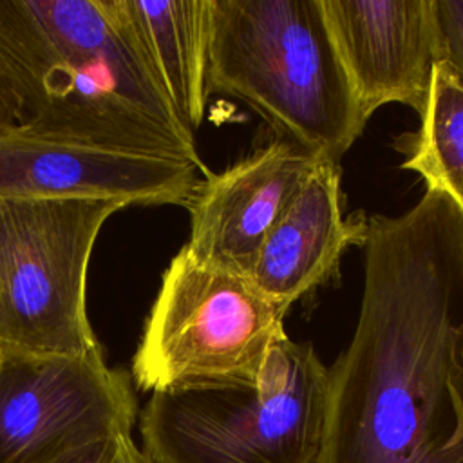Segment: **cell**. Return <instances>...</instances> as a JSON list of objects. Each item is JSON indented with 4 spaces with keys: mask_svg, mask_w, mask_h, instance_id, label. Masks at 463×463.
<instances>
[{
    "mask_svg": "<svg viewBox=\"0 0 463 463\" xmlns=\"http://www.w3.org/2000/svg\"><path fill=\"white\" fill-rule=\"evenodd\" d=\"M364 251L317 463H463V248L389 235Z\"/></svg>",
    "mask_w": 463,
    "mask_h": 463,
    "instance_id": "obj_1",
    "label": "cell"
},
{
    "mask_svg": "<svg viewBox=\"0 0 463 463\" xmlns=\"http://www.w3.org/2000/svg\"><path fill=\"white\" fill-rule=\"evenodd\" d=\"M0 65L18 94L24 132L210 174L121 0H0Z\"/></svg>",
    "mask_w": 463,
    "mask_h": 463,
    "instance_id": "obj_2",
    "label": "cell"
},
{
    "mask_svg": "<svg viewBox=\"0 0 463 463\" xmlns=\"http://www.w3.org/2000/svg\"><path fill=\"white\" fill-rule=\"evenodd\" d=\"M210 2V96L239 99L275 139L340 163L367 123L322 0Z\"/></svg>",
    "mask_w": 463,
    "mask_h": 463,
    "instance_id": "obj_3",
    "label": "cell"
},
{
    "mask_svg": "<svg viewBox=\"0 0 463 463\" xmlns=\"http://www.w3.org/2000/svg\"><path fill=\"white\" fill-rule=\"evenodd\" d=\"M327 403V367L311 342L286 331L257 385L152 392L139 412L150 463H317Z\"/></svg>",
    "mask_w": 463,
    "mask_h": 463,
    "instance_id": "obj_4",
    "label": "cell"
},
{
    "mask_svg": "<svg viewBox=\"0 0 463 463\" xmlns=\"http://www.w3.org/2000/svg\"><path fill=\"white\" fill-rule=\"evenodd\" d=\"M284 315L239 273L172 257L132 358V382L150 392L257 385Z\"/></svg>",
    "mask_w": 463,
    "mask_h": 463,
    "instance_id": "obj_5",
    "label": "cell"
},
{
    "mask_svg": "<svg viewBox=\"0 0 463 463\" xmlns=\"http://www.w3.org/2000/svg\"><path fill=\"white\" fill-rule=\"evenodd\" d=\"M110 199H0V349H99L87 315V271Z\"/></svg>",
    "mask_w": 463,
    "mask_h": 463,
    "instance_id": "obj_6",
    "label": "cell"
},
{
    "mask_svg": "<svg viewBox=\"0 0 463 463\" xmlns=\"http://www.w3.org/2000/svg\"><path fill=\"white\" fill-rule=\"evenodd\" d=\"M132 376L103 351L0 349V463H49L81 445L132 434Z\"/></svg>",
    "mask_w": 463,
    "mask_h": 463,
    "instance_id": "obj_7",
    "label": "cell"
},
{
    "mask_svg": "<svg viewBox=\"0 0 463 463\" xmlns=\"http://www.w3.org/2000/svg\"><path fill=\"white\" fill-rule=\"evenodd\" d=\"M199 174L186 161L47 139L22 128L0 134V199H110L125 206H184Z\"/></svg>",
    "mask_w": 463,
    "mask_h": 463,
    "instance_id": "obj_8",
    "label": "cell"
},
{
    "mask_svg": "<svg viewBox=\"0 0 463 463\" xmlns=\"http://www.w3.org/2000/svg\"><path fill=\"white\" fill-rule=\"evenodd\" d=\"M324 14L367 123L387 103L420 116L441 61L434 0H322Z\"/></svg>",
    "mask_w": 463,
    "mask_h": 463,
    "instance_id": "obj_9",
    "label": "cell"
},
{
    "mask_svg": "<svg viewBox=\"0 0 463 463\" xmlns=\"http://www.w3.org/2000/svg\"><path fill=\"white\" fill-rule=\"evenodd\" d=\"M318 161L324 159L273 139L222 172L201 177L184 204L190 213L186 250L204 264L246 277L260 244Z\"/></svg>",
    "mask_w": 463,
    "mask_h": 463,
    "instance_id": "obj_10",
    "label": "cell"
},
{
    "mask_svg": "<svg viewBox=\"0 0 463 463\" xmlns=\"http://www.w3.org/2000/svg\"><path fill=\"white\" fill-rule=\"evenodd\" d=\"M367 219L344 215L342 166L318 161L280 221L260 244L248 279L282 311L338 277L349 246L367 239Z\"/></svg>",
    "mask_w": 463,
    "mask_h": 463,
    "instance_id": "obj_11",
    "label": "cell"
},
{
    "mask_svg": "<svg viewBox=\"0 0 463 463\" xmlns=\"http://www.w3.org/2000/svg\"><path fill=\"white\" fill-rule=\"evenodd\" d=\"M137 42L179 119L195 134L208 90L210 0H121Z\"/></svg>",
    "mask_w": 463,
    "mask_h": 463,
    "instance_id": "obj_12",
    "label": "cell"
},
{
    "mask_svg": "<svg viewBox=\"0 0 463 463\" xmlns=\"http://www.w3.org/2000/svg\"><path fill=\"white\" fill-rule=\"evenodd\" d=\"M402 168L416 172L427 190L443 194L463 215V83L452 67L436 63L420 127L398 137Z\"/></svg>",
    "mask_w": 463,
    "mask_h": 463,
    "instance_id": "obj_13",
    "label": "cell"
},
{
    "mask_svg": "<svg viewBox=\"0 0 463 463\" xmlns=\"http://www.w3.org/2000/svg\"><path fill=\"white\" fill-rule=\"evenodd\" d=\"M49 463H150L132 434H116L81 445Z\"/></svg>",
    "mask_w": 463,
    "mask_h": 463,
    "instance_id": "obj_14",
    "label": "cell"
},
{
    "mask_svg": "<svg viewBox=\"0 0 463 463\" xmlns=\"http://www.w3.org/2000/svg\"><path fill=\"white\" fill-rule=\"evenodd\" d=\"M439 29L441 60L463 83V0H434Z\"/></svg>",
    "mask_w": 463,
    "mask_h": 463,
    "instance_id": "obj_15",
    "label": "cell"
},
{
    "mask_svg": "<svg viewBox=\"0 0 463 463\" xmlns=\"http://www.w3.org/2000/svg\"><path fill=\"white\" fill-rule=\"evenodd\" d=\"M22 127V107L5 69L0 65V134Z\"/></svg>",
    "mask_w": 463,
    "mask_h": 463,
    "instance_id": "obj_16",
    "label": "cell"
}]
</instances>
